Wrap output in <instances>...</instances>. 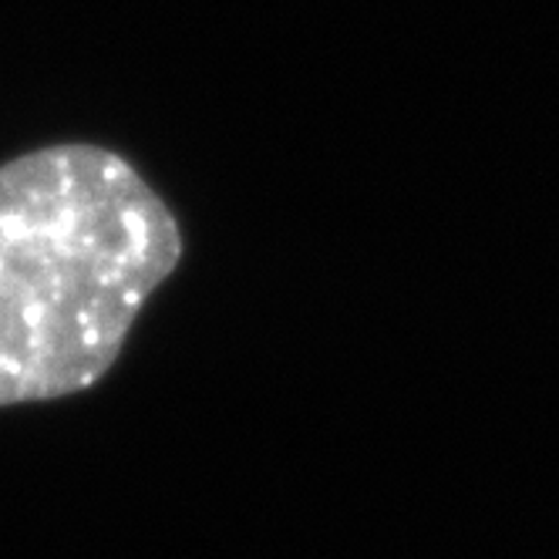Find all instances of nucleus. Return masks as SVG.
I'll return each mask as SVG.
<instances>
[{"label":"nucleus","instance_id":"obj_1","mask_svg":"<svg viewBox=\"0 0 559 559\" xmlns=\"http://www.w3.org/2000/svg\"><path fill=\"white\" fill-rule=\"evenodd\" d=\"M182 253L126 155L58 142L0 166V408L95 388Z\"/></svg>","mask_w":559,"mask_h":559}]
</instances>
